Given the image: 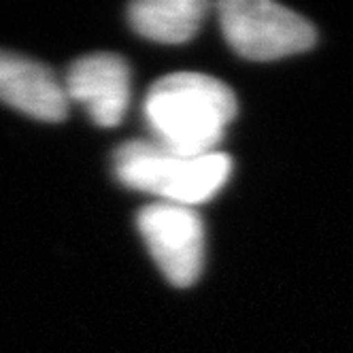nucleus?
Wrapping results in <instances>:
<instances>
[{"label": "nucleus", "mask_w": 353, "mask_h": 353, "mask_svg": "<svg viewBox=\"0 0 353 353\" xmlns=\"http://www.w3.org/2000/svg\"><path fill=\"white\" fill-rule=\"evenodd\" d=\"M151 141L185 156L217 151L236 115L234 92L203 72H172L151 85L145 105Z\"/></svg>", "instance_id": "nucleus-1"}, {"label": "nucleus", "mask_w": 353, "mask_h": 353, "mask_svg": "<svg viewBox=\"0 0 353 353\" xmlns=\"http://www.w3.org/2000/svg\"><path fill=\"white\" fill-rule=\"evenodd\" d=\"M113 172L121 185L158 196V203L194 207L223 190L232 160L221 151L185 156L154 141H130L115 149Z\"/></svg>", "instance_id": "nucleus-2"}, {"label": "nucleus", "mask_w": 353, "mask_h": 353, "mask_svg": "<svg viewBox=\"0 0 353 353\" xmlns=\"http://www.w3.org/2000/svg\"><path fill=\"white\" fill-rule=\"evenodd\" d=\"M217 17L223 39L247 60H281L315 45V28L305 17L268 0H225Z\"/></svg>", "instance_id": "nucleus-3"}, {"label": "nucleus", "mask_w": 353, "mask_h": 353, "mask_svg": "<svg viewBox=\"0 0 353 353\" xmlns=\"http://www.w3.org/2000/svg\"><path fill=\"white\" fill-rule=\"evenodd\" d=\"M137 228L172 285L188 288L198 281L205 264V223L192 207L147 205L137 217Z\"/></svg>", "instance_id": "nucleus-4"}, {"label": "nucleus", "mask_w": 353, "mask_h": 353, "mask_svg": "<svg viewBox=\"0 0 353 353\" xmlns=\"http://www.w3.org/2000/svg\"><path fill=\"white\" fill-rule=\"evenodd\" d=\"M64 90L68 103L81 105L94 123L113 128L130 105V68L115 54H90L70 64Z\"/></svg>", "instance_id": "nucleus-5"}, {"label": "nucleus", "mask_w": 353, "mask_h": 353, "mask_svg": "<svg viewBox=\"0 0 353 353\" xmlns=\"http://www.w3.org/2000/svg\"><path fill=\"white\" fill-rule=\"evenodd\" d=\"M0 103L41 121H60L68 113L64 83L52 68L7 49H0Z\"/></svg>", "instance_id": "nucleus-6"}, {"label": "nucleus", "mask_w": 353, "mask_h": 353, "mask_svg": "<svg viewBox=\"0 0 353 353\" xmlns=\"http://www.w3.org/2000/svg\"><path fill=\"white\" fill-rule=\"evenodd\" d=\"M205 0H141L128 11L132 28L156 43L179 45L190 41L205 21Z\"/></svg>", "instance_id": "nucleus-7"}]
</instances>
